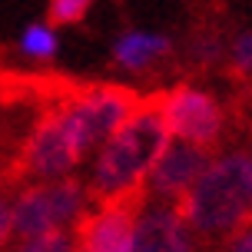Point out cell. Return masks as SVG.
<instances>
[{"instance_id":"6da1fadb","label":"cell","mask_w":252,"mask_h":252,"mask_svg":"<svg viewBox=\"0 0 252 252\" xmlns=\"http://www.w3.org/2000/svg\"><path fill=\"white\" fill-rule=\"evenodd\" d=\"M169 143L173 136L163 116V100L139 103L133 116L93 153L87 176L93 202H136Z\"/></svg>"},{"instance_id":"7a4b0ae2","label":"cell","mask_w":252,"mask_h":252,"mask_svg":"<svg viewBox=\"0 0 252 252\" xmlns=\"http://www.w3.org/2000/svg\"><path fill=\"white\" fill-rule=\"evenodd\" d=\"M179 213L196 236L232 239L252 222V186L246 176V153L216 156L199 183L189 189Z\"/></svg>"},{"instance_id":"3957f363","label":"cell","mask_w":252,"mask_h":252,"mask_svg":"<svg viewBox=\"0 0 252 252\" xmlns=\"http://www.w3.org/2000/svg\"><path fill=\"white\" fill-rule=\"evenodd\" d=\"M96 202L83 179H53V183H27L10 199L13 239L47 236V232H76Z\"/></svg>"},{"instance_id":"277c9868","label":"cell","mask_w":252,"mask_h":252,"mask_svg":"<svg viewBox=\"0 0 252 252\" xmlns=\"http://www.w3.org/2000/svg\"><path fill=\"white\" fill-rule=\"evenodd\" d=\"M87 159L73 133L66 106H53L40 116L33 129L27 133L24 146L17 153V173L30 183H53V179H70Z\"/></svg>"},{"instance_id":"5b68a950","label":"cell","mask_w":252,"mask_h":252,"mask_svg":"<svg viewBox=\"0 0 252 252\" xmlns=\"http://www.w3.org/2000/svg\"><path fill=\"white\" fill-rule=\"evenodd\" d=\"M63 106L70 113V123H73V133L83 153L93 156L133 116V110L139 106V96L126 87H93L66 96Z\"/></svg>"},{"instance_id":"8992f818","label":"cell","mask_w":252,"mask_h":252,"mask_svg":"<svg viewBox=\"0 0 252 252\" xmlns=\"http://www.w3.org/2000/svg\"><path fill=\"white\" fill-rule=\"evenodd\" d=\"M163 116L169 126V136L189 146L209 150L222 136V110L219 103L196 87H176L163 96Z\"/></svg>"},{"instance_id":"52a82bcc","label":"cell","mask_w":252,"mask_h":252,"mask_svg":"<svg viewBox=\"0 0 252 252\" xmlns=\"http://www.w3.org/2000/svg\"><path fill=\"white\" fill-rule=\"evenodd\" d=\"M209 163H213L209 150L173 139L166 146V153L159 156V163L153 166L150 179H146V192L156 202H173V206H179L183 196L199 183V176L206 173Z\"/></svg>"},{"instance_id":"ba28073f","label":"cell","mask_w":252,"mask_h":252,"mask_svg":"<svg viewBox=\"0 0 252 252\" xmlns=\"http://www.w3.org/2000/svg\"><path fill=\"white\" fill-rule=\"evenodd\" d=\"M129 252H196V232L173 202H139Z\"/></svg>"},{"instance_id":"9c48e42d","label":"cell","mask_w":252,"mask_h":252,"mask_svg":"<svg viewBox=\"0 0 252 252\" xmlns=\"http://www.w3.org/2000/svg\"><path fill=\"white\" fill-rule=\"evenodd\" d=\"M136 202H96L87 219L76 226L80 252H129L136 229Z\"/></svg>"},{"instance_id":"30bf717a","label":"cell","mask_w":252,"mask_h":252,"mask_svg":"<svg viewBox=\"0 0 252 252\" xmlns=\"http://www.w3.org/2000/svg\"><path fill=\"white\" fill-rule=\"evenodd\" d=\"M166 50H169V40L159 33H123L113 47V60L126 70H139L150 60L163 57Z\"/></svg>"},{"instance_id":"8fae6325","label":"cell","mask_w":252,"mask_h":252,"mask_svg":"<svg viewBox=\"0 0 252 252\" xmlns=\"http://www.w3.org/2000/svg\"><path fill=\"white\" fill-rule=\"evenodd\" d=\"M7 252H80V249H76V232H47V236L13 239Z\"/></svg>"},{"instance_id":"7c38bea8","label":"cell","mask_w":252,"mask_h":252,"mask_svg":"<svg viewBox=\"0 0 252 252\" xmlns=\"http://www.w3.org/2000/svg\"><path fill=\"white\" fill-rule=\"evenodd\" d=\"M20 50L27 57H33V60H50L53 53H57V33H53L47 24H33L24 30V37H20Z\"/></svg>"},{"instance_id":"4fadbf2b","label":"cell","mask_w":252,"mask_h":252,"mask_svg":"<svg viewBox=\"0 0 252 252\" xmlns=\"http://www.w3.org/2000/svg\"><path fill=\"white\" fill-rule=\"evenodd\" d=\"M93 0H50V24L63 27V24H80L87 17Z\"/></svg>"},{"instance_id":"5bb4252c","label":"cell","mask_w":252,"mask_h":252,"mask_svg":"<svg viewBox=\"0 0 252 252\" xmlns=\"http://www.w3.org/2000/svg\"><path fill=\"white\" fill-rule=\"evenodd\" d=\"M13 242V216H10V199L0 192V252H7Z\"/></svg>"},{"instance_id":"9a60e30c","label":"cell","mask_w":252,"mask_h":252,"mask_svg":"<svg viewBox=\"0 0 252 252\" xmlns=\"http://www.w3.org/2000/svg\"><path fill=\"white\" fill-rule=\"evenodd\" d=\"M232 57H236V66H239V70H252V33H242V37L236 40Z\"/></svg>"},{"instance_id":"2e32d148","label":"cell","mask_w":252,"mask_h":252,"mask_svg":"<svg viewBox=\"0 0 252 252\" xmlns=\"http://www.w3.org/2000/svg\"><path fill=\"white\" fill-rule=\"evenodd\" d=\"M226 252H252V226H246L232 239H226Z\"/></svg>"},{"instance_id":"e0dca14e","label":"cell","mask_w":252,"mask_h":252,"mask_svg":"<svg viewBox=\"0 0 252 252\" xmlns=\"http://www.w3.org/2000/svg\"><path fill=\"white\" fill-rule=\"evenodd\" d=\"M246 176H249V186H252V150L246 153Z\"/></svg>"}]
</instances>
